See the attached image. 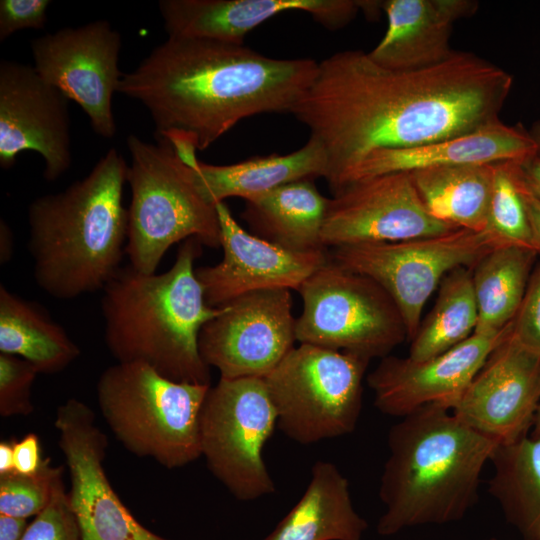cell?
Here are the masks:
<instances>
[{"label": "cell", "mask_w": 540, "mask_h": 540, "mask_svg": "<svg viewBox=\"0 0 540 540\" xmlns=\"http://www.w3.org/2000/svg\"><path fill=\"white\" fill-rule=\"evenodd\" d=\"M387 444L379 485L381 536L461 520L477 502L482 470L499 445L441 404L402 417Z\"/></svg>", "instance_id": "3"}, {"label": "cell", "mask_w": 540, "mask_h": 540, "mask_svg": "<svg viewBox=\"0 0 540 540\" xmlns=\"http://www.w3.org/2000/svg\"><path fill=\"white\" fill-rule=\"evenodd\" d=\"M69 99L33 66L0 61V166L11 168L19 153L37 152L43 177L54 182L72 164Z\"/></svg>", "instance_id": "16"}, {"label": "cell", "mask_w": 540, "mask_h": 540, "mask_svg": "<svg viewBox=\"0 0 540 540\" xmlns=\"http://www.w3.org/2000/svg\"><path fill=\"white\" fill-rule=\"evenodd\" d=\"M63 475V466L45 459L40 470L31 475L12 471L0 474V514L28 519L39 514L50 502L54 486Z\"/></svg>", "instance_id": "32"}, {"label": "cell", "mask_w": 540, "mask_h": 540, "mask_svg": "<svg viewBox=\"0 0 540 540\" xmlns=\"http://www.w3.org/2000/svg\"><path fill=\"white\" fill-rule=\"evenodd\" d=\"M49 0H1L0 41L24 29H43L47 23Z\"/></svg>", "instance_id": "36"}, {"label": "cell", "mask_w": 540, "mask_h": 540, "mask_svg": "<svg viewBox=\"0 0 540 540\" xmlns=\"http://www.w3.org/2000/svg\"><path fill=\"white\" fill-rule=\"evenodd\" d=\"M537 147L528 130L501 121L461 136L419 146L379 149L348 169L331 188L333 194L346 185L389 173L469 164L522 161L536 155Z\"/></svg>", "instance_id": "21"}, {"label": "cell", "mask_w": 540, "mask_h": 540, "mask_svg": "<svg viewBox=\"0 0 540 540\" xmlns=\"http://www.w3.org/2000/svg\"><path fill=\"white\" fill-rule=\"evenodd\" d=\"M477 322L472 271L456 268L441 281L431 312L412 338L408 357L423 361L444 353L469 338Z\"/></svg>", "instance_id": "30"}, {"label": "cell", "mask_w": 540, "mask_h": 540, "mask_svg": "<svg viewBox=\"0 0 540 540\" xmlns=\"http://www.w3.org/2000/svg\"><path fill=\"white\" fill-rule=\"evenodd\" d=\"M14 235L7 222L0 221V263H8L14 254Z\"/></svg>", "instance_id": "41"}, {"label": "cell", "mask_w": 540, "mask_h": 540, "mask_svg": "<svg viewBox=\"0 0 540 540\" xmlns=\"http://www.w3.org/2000/svg\"><path fill=\"white\" fill-rule=\"evenodd\" d=\"M359 0H161L158 8L168 37L244 44L245 36L277 14L309 13L330 30L343 28L365 11Z\"/></svg>", "instance_id": "20"}, {"label": "cell", "mask_w": 540, "mask_h": 540, "mask_svg": "<svg viewBox=\"0 0 540 540\" xmlns=\"http://www.w3.org/2000/svg\"><path fill=\"white\" fill-rule=\"evenodd\" d=\"M511 332L448 408L499 444L527 436L540 404V356L519 344Z\"/></svg>", "instance_id": "17"}, {"label": "cell", "mask_w": 540, "mask_h": 540, "mask_svg": "<svg viewBox=\"0 0 540 540\" xmlns=\"http://www.w3.org/2000/svg\"><path fill=\"white\" fill-rule=\"evenodd\" d=\"M522 193L532 228L535 249L540 256V198L528 188L523 178Z\"/></svg>", "instance_id": "38"}, {"label": "cell", "mask_w": 540, "mask_h": 540, "mask_svg": "<svg viewBox=\"0 0 540 540\" xmlns=\"http://www.w3.org/2000/svg\"><path fill=\"white\" fill-rule=\"evenodd\" d=\"M14 471L31 475L37 473L44 463L41 457L39 437L35 433H27L19 440L13 438Z\"/></svg>", "instance_id": "37"}, {"label": "cell", "mask_w": 540, "mask_h": 540, "mask_svg": "<svg viewBox=\"0 0 540 540\" xmlns=\"http://www.w3.org/2000/svg\"><path fill=\"white\" fill-rule=\"evenodd\" d=\"M498 248L485 232L455 229L417 239L334 247L330 258L378 283L396 304L407 337L417 333L422 310L443 278L459 267H473Z\"/></svg>", "instance_id": "11"}, {"label": "cell", "mask_w": 540, "mask_h": 540, "mask_svg": "<svg viewBox=\"0 0 540 540\" xmlns=\"http://www.w3.org/2000/svg\"><path fill=\"white\" fill-rule=\"evenodd\" d=\"M519 162L495 163L489 214L484 232L498 247L514 246L536 251L522 193Z\"/></svg>", "instance_id": "31"}, {"label": "cell", "mask_w": 540, "mask_h": 540, "mask_svg": "<svg viewBox=\"0 0 540 540\" xmlns=\"http://www.w3.org/2000/svg\"><path fill=\"white\" fill-rule=\"evenodd\" d=\"M196 238L179 247L163 273L120 267L102 290L105 344L117 362L143 363L176 382L211 385L199 349L203 326L223 311L207 304L195 273Z\"/></svg>", "instance_id": "5"}, {"label": "cell", "mask_w": 540, "mask_h": 540, "mask_svg": "<svg viewBox=\"0 0 540 540\" xmlns=\"http://www.w3.org/2000/svg\"><path fill=\"white\" fill-rule=\"evenodd\" d=\"M511 329L512 323L499 333H473L453 348L423 361L383 357L367 377L375 407L400 418L429 404L449 408Z\"/></svg>", "instance_id": "19"}, {"label": "cell", "mask_w": 540, "mask_h": 540, "mask_svg": "<svg viewBox=\"0 0 540 540\" xmlns=\"http://www.w3.org/2000/svg\"><path fill=\"white\" fill-rule=\"evenodd\" d=\"M38 375L28 361L0 353V415L28 416L34 411L31 391Z\"/></svg>", "instance_id": "33"}, {"label": "cell", "mask_w": 540, "mask_h": 540, "mask_svg": "<svg viewBox=\"0 0 540 540\" xmlns=\"http://www.w3.org/2000/svg\"><path fill=\"white\" fill-rule=\"evenodd\" d=\"M121 45L120 33L103 19L65 27L31 42L35 71L76 102L93 131L106 139L117 131L112 97L123 76Z\"/></svg>", "instance_id": "13"}, {"label": "cell", "mask_w": 540, "mask_h": 540, "mask_svg": "<svg viewBox=\"0 0 540 540\" xmlns=\"http://www.w3.org/2000/svg\"><path fill=\"white\" fill-rule=\"evenodd\" d=\"M28 524L27 519L0 514V540H22Z\"/></svg>", "instance_id": "40"}, {"label": "cell", "mask_w": 540, "mask_h": 540, "mask_svg": "<svg viewBox=\"0 0 540 540\" xmlns=\"http://www.w3.org/2000/svg\"><path fill=\"white\" fill-rule=\"evenodd\" d=\"M131 156L127 183L131 190L125 254L130 265L155 273L168 249L190 238L220 247L216 205L206 201L195 182L193 169L181 161L171 143L127 138Z\"/></svg>", "instance_id": "7"}, {"label": "cell", "mask_w": 540, "mask_h": 540, "mask_svg": "<svg viewBox=\"0 0 540 540\" xmlns=\"http://www.w3.org/2000/svg\"><path fill=\"white\" fill-rule=\"evenodd\" d=\"M128 165L111 148L84 178L28 206L34 279L61 300L103 290L120 269L128 236Z\"/></svg>", "instance_id": "4"}, {"label": "cell", "mask_w": 540, "mask_h": 540, "mask_svg": "<svg viewBox=\"0 0 540 540\" xmlns=\"http://www.w3.org/2000/svg\"><path fill=\"white\" fill-rule=\"evenodd\" d=\"M317 69L310 58L278 59L244 44L168 37L123 73L117 92L148 110L157 138L185 131L203 151L244 118L291 113Z\"/></svg>", "instance_id": "2"}, {"label": "cell", "mask_w": 540, "mask_h": 540, "mask_svg": "<svg viewBox=\"0 0 540 540\" xmlns=\"http://www.w3.org/2000/svg\"><path fill=\"white\" fill-rule=\"evenodd\" d=\"M511 333L524 348L540 356V262L532 272Z\"/></svg>", "instance_id": "35"}, {"label": "cell", "mask_w": 540, "mask_h": 540, "mask_svg": "<svg viewBox=\"0 0 540 540\" xmlns=\"http://www.w3.org/2000/svg\"><path fill=\"white\" fill-rule=\"evenodd\" d=\"M456 228L425 210L410 173H389L350 183L329 198L322 230L325 247L399 242Z\"/></svg>", "instance_id": "15"}, {"label": "cell", "mask_w": 540, "mask_h": 540, "mask_svg": "<svg viewBox=\"0 0 540 540\" xmlns=\"http://www.w3.org/2000/svg\"><path fill=\"white\" fill-rule=\"evenodd\" d=\"M528 132L536 144V155L540 157V121L534 122Z\"/></svg>", "instance_id": "43"}, {"label": "cell", "mask_w": 540, "mask_h": 540, "mask_svg": "<svg viewBox=\"0 0 540 540\" xmlns=\"http://www.w3.org/2000/svg\"><path fill=\"white\" fill-rule=\"evenodd\" d=\"M369 361L310 344L294 347L265 377L277 427L304 445L353 432Z\"/></svg>", "instance_id": "8"}, {"label": "cell", "mask_w": 540, "mask_h": 540, "mask_svg": "<svg viewBox=\"0 0 540 540\" xmlns=\"http://www.w3.org/2000/svg\"><path fill=\"white\" fill-rule=\"evenodd\" d=\"M367 528L347 478L333 463L317 461L300 500L263 540H361Z\"/></svg>", "instance_id": "24"}, {"label": "cell", "mask_w": 540, "mask_h": 540, "mask_svg": "<svg viewBox=\"0 0 540 540\" xmlns=\"http://www.w3.org/2000/svg\"><path fill=\"white\" fill-rule=\"evenodd\" d=\"M277 426L265 378H220L200 416L201 452L210 472L238 500L275 492L263 449Z\"/></svg>", "instance_id": "10"}, {"label": "cell", "mask_w": 540, "mask_h": 540, "mask_svg": "<svg viewBox=\"0 0 540 540\" xmlns=\"http://www.w3.org/2000/svg\"><path fill=\"white\" fill-rule=\"evenodd\" d=\"M216 209L223 258L213 266L195 269L211 307L260 290H298L329 259L327 251L294 252L246 231L224 201Z\"/></svg>", "instance_id": "18"}, {"label": "cell", "mask_w": 540, "mask_h": 540, "mask_svg": "<svg viewBox=\"0 0 540 540\" xmlns=\"http://www.w3.org/2000/svg\"><path fill=\"white\" fill-rule=\"evenodd\" d=\"M327 172L325 150L312 136L305 145L288 154L252 157L228 165L199 161L193 169L198 190L213 205L231 197L246 200L295 181L325 178Z\"/></svg>", "instance_id": "23"}, {"label": "cell", "mask_w": 540, "mask_h": 540, "mask_svg": "<svg viewBox=\"0 0 540 540\" xmlns=\"http://www.w3.org/2000/svg\"><path fill=\"white\" fill-rule=\"evenodd\" d=\"M492 540H495V539H492Z\"/></svg>", "instance_id": "45"}, {"label": "cell", "mask_w": 540, "mask_h": 540, "mask_svg": "<svg viewBox=\"0 0 540 540\" xmlns=\"http://www.w3.org/2000/svg\"><path fill=\"white\" fill-rule=\"evenodd\" d=\"M489 492L524 540H540V433L499 444Z\"/></svg>", "instance_id": "28"}, {"label": "cell", "mask_w": 540, "mask_h": 540, "mask_svg": "<svg viewBox=\"0 0 540 540\" xmlns=\"http://www.w3.org/2000/svg\"><path fill=\"white\" fill-rule=\"evenodd\" d=\"M14 471L13 443L11 440L0 442V474Z\"/></svg>", "instance_id": "42"}, {"label": "cell", "mask_w": 540, "mask_h": 540, "mask_svg": "<svg viewBox=\"0 0 540 540\" xmlns=\"http://www.w3.org/2000/svg\"><path fill=\"white\" fill-rule=\"evenodd\" d=\"M472 0H384L381 10L387 29L367 52L378 65L394 70H417L440 64L453 50L450 37L456 21L478 8Z\"/></svg>", "instance_id": "22"}, {"label": "cell", "mask_w": 540, "mask_h": 540, "mask_svg": "<svg viewBox=\"0 0 540 540\" xmlns=\"http://www.w3.org/2000/svg\"><path fill=\"white\" fill-rule=\"evenodd\" d=\"M297 291L303 300L295 325L300 344L371 360L387 356L407 337L389 294L371 278L346 269L330 256Z\"/></svg>", "instance_id": "9"}, {"label": "cell", "mask_w": 540, "mask_h": 540, "mask_svg": "<svg viewBox=\"0 0 540 540\" xmlns=\"http://www.w3.org/2000/svg\"><path fill=\"white\" fill-rule=\"evenodd\" d=\"M532 429H533L532 433H540V404L538 406V409L534 417Z\"/></svg>", "instance_id": "44"}, {"label": "cell", "mask_w": 540, "mask_h": 540, "mask_svg": "<svg viewBox=\"0 0 540 540\" xmlns=\"http://www.w3.org/2000/svg\"><path fill=\"white\" fill-rule=\"evenodd\" d=\"M0 353L18 356L38 374L69 367L81 350L39 303L0 286Z\"/></svg>", "instance_id": "26"}, {"label": "cell", "mask_w": 540, "mask_h": 540, "mask_svg": "<svg viewBox=\"0 0 540 540\" xmlns=\"http://www.w3.org/2000/svg\"><path fill=\"white\" fill-rule=\"evenodd\" d=\"M210 387L173 381L143 363L117 362L101 373L96 394L124 448L174 469L202 456L200 416Z\"/></svg>", "instance_id": "6"}, {"label": "cell", "mask_w": 540, "mask_h": 540, "mask_svg": "<svg viewBox=\"0 0 540 540\" xmlns=\"http://www.w3.org/2000/svg\"><path fill=\"white\" fill-rule=\"evenodd\" d=\"M539 254L504 246L483 256L471 269L478 322L474 333L494 334L514 320Z\"/></svg>", "instance_id": "29"}, {"label": "cell", "mask_w": 540, "mask_h": 540, "mask_svg": "<svg viewBox=\"0 0 540 540\" xmlns=\"http://www.w3.org/2000/svg\"><path fill=\"white\" fill-rule=\"evenodd\" d=\"M513 77L472 53L417 70H394L367 52L318 62L291 110L323 146L330 188L372 151L419 146L500 122Z\"/></svg>", "instance_id": "1"}, {"label": "cell", "mask_w": 540, "mask_h": 540, "mask_svg": "<svg viewBox=\"0 0 540 540\" xmlns=\"http://www.w3.org/2000/svg\"><path fill=\"white\" fill-rule=\"evenodd\" d=\"M222 307L200 332L203 360L220 378L267 377L297 341L290 290L255 291Z\"/></svg>", "instance_id": "14"}, {"label": "cell", "mask_w": 540, "mask_h": 540, "mask_svg": "<svg viewBox=\"0 0 540 540\" xmlns=\"http://www.w3.org/2000/svg\"><path fill=\"white\" fill-rule=\"evenodd\" d=\"M494 164L438 167L410 173L418 196L434 219L456 229L484 232Z\"/></svg>", "instance_id": "27"}, {"label": "cell", "mask_w": 540, "mask_h": 540, "mask_svg": "<svg viewBox=\"0 0 540 540\" xmlns=\"http://www.w3.org/2000/svg\"><path fill=\"white\" fill-rule=\"evenodd\" d=\"M519 168L528 188L540 198V157L534 155L520 161Z\"/></svg>", "instance_id": "39"}, {"label": "cell", "mask_w": 540, "mask_h": 540, "mask_svg": "<svg viewBox=\"0 0 540 540\" xmlns=\"http://www.w3.org/2000/svg\"><path fill=\"white\" fill-rule=\"evenodd\" d=\"M245 202L242 217L254 235L294 252L326 251L322 230L329 198L313 180L291 182Z\"/></svg>", "instance_id": "25"}, {"label": "cell", "mask_w": 540, "mask_h": 540, "mask_svg": "<svg viewBox=\"0 0 540 540\" xmlns=\"http://www.w3.org/2000/svg\"><path fill=\"white\" fill-rule=\"evenodd\" d=\"M22 540H82L63 475L55 483L49 504L28 524Z\"/></svg>", "instance_id": "34"}, {"label": "cell", "mask_w": 540, "mask_h": 540, "mask_svg": "<svg viewBox=\"0 0 540 540\" xmlns=\"http://www.w3.org/2000/svg\"><path fill=\"white\" fill-rule=\"evenodd\" d=\"M54 426L82 540H169L142 525L114 491L103 465L108 440L91 407L76 398L66 400L57 407Z\"/></svg>", "instance_id": "12"}]
</instances>
